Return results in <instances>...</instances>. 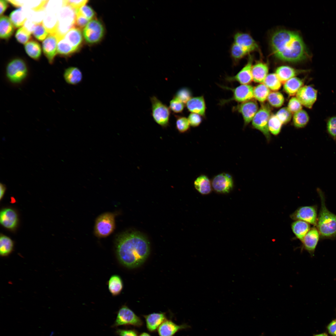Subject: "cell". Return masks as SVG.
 <instances>
[{
	"mask_svg": "<svg viewBox=\"0 0 336 336\" xmlns=\"http://www.w3.org/2000/svg\"><path fill=\"white\" fill-rule=\"evenodd\" d=\"M270 45L272 54L282 61L297 63L310 60L312 57L301 36L296 31L276 30L271 36Z\"/></svg>",
	"mask_w": 336,
	"mask_h": 336,
	"instance_id": "1",
	"label": "cell"
},
{
	"mask_svg": "<svg viewBox=\"0 0 336 336\" xmlns=\"http://www.w3.org/2000/svg\"><path fill=\"white\" fill-rule=\"evenodd\" d=\"M149 243L146 238L138 232L122 234L116 243V252L120 262L125 266L134 268L146 260L150 252Z\"/></svg>",
	"mask_w": 336,
	"mask_h": 336,
	"instance_id": "2",
	"label": "cell"
},
{
	"mask_svg": "<svg viewBox=\"0 0 336 336\" xmlns=\"http://www.w3.org/2000/svg\"><path fill=\"white\" fill-rule=\"evenodd\" d=\"M317 192L321 200V207L316 225L322 239H334L336 237V215L330 212L326 207L324 194L319 188Z\"/></svg>",
	"mask_w": 336,
	"mask_h": 336,
	"instance_id": "3",
	"label": "cell"
},
{
	"mask_svg": "<svg viewBox=\"0 0 336 336\" xmlns=\"http://www.w3.org/2000/svg\"><path fill=\"white\" fill-rule=\"evenodd\" d=\"M57 16L58 24L56 34L60 39L70 30L75 28L76 10L70 6L64 5Z\"/></svg>",
	"mask_w": 336,
	"mask_h": 336,
	"instance_id": "4",
	"label": "cell"
},
{
	"mask_svg": "<svg viewBox=\"0 0 336 336\" xmlns=\"http://www.w3.org/2000/svg\"><path fill=\"white\" fill-rule=\"evenodd\" d=\"M8 80L14 84H19L27 77L28 70L25 62L20 58L14 59L7 64L6 71Z\"/></svg>",
	"mask_w": 336,
	"mask_h": 336,
	"instance_id": "5",
	"label": "cell"
},
{
	"mask_svg": "<svg viewBox=\"0 0 336 336\" xmlns=\"http://www.w3.org/2000/svg\"><path fill=\"white\" fill-rule=\"evenodd\" d=\"M150 99L152 114L153 119L162 128H166L169 124L170 110L156 96H152Z\"/></svg>",
	"mask_w": 336,
	"mask_h": 336,
	"instance_id": "6",
	"label": "cell"
},
{
	"mask_svg": "<svg viewBox=\"0 0 336 336\" xmlns=\"http://www.w3.org/2000/svg\"><path fill=\"white\" fill-rule=\"evenodd\" d=\"M271 114V109L269 105L267 104H262L252 121L253 128L262 132L268 142L271 139L268 126Z\"/></svg>",
	"mask_w": 336,
	"mask_h": 336,
	"instance_id": "7",
	"label": "cell"
},
{
	"mask_svg": "<svg viewBox=\"0 0 336 336\" xmlns=\"http://www.w3.org/2000/svg\"><path fill=\"white\" fill-rule=\"evenodd\" d=\"M143 324L140 317L138 316L127 306H122L119 310L117 316L112 327L123 325H132L140 327Z\"/></svg>",
	"mask_w": 336,
	"mask_h": 336,
	"instance_id": "8",
	"label": "cell"
},
{
	"mask_svg": "<svg viewBox=\"0 0 336 336\" xmlns=\"http://www.w3.org/2000/svg\"><path fill=\"white\" fill-rule=\"evenodd\" d=\"M114 216L110 212L100 215L96 221L95 226V234L99 237H105L111 234L115 228Z\"/></svg>",
	"mask_w": 336,
	"mask_h": 336,
	"instance_id": "9",
	"label": "cell"
},
{
	"mask_svg": "<svg viewBox=\"0 0 336 336\" xmlns=\"http://www.w3.org/2000/svg\"><path fill=\"white\" fill-rule=\"evenodd\" d=\"M224 88L232 91L233 96L231 98L221 102V105H223L232 101L242 103L252 100L254 97V88L249 84L241 85L235 88L222 86Z\"/></svg>",
	"mask_w": 336,
	"mask_h": 336,
	"instance_id": "10",
	"label": "cell"
},
{
	"mask_svg": "<svg viewBox=\"0 0 336 336\" xmlns=\"http://www.w3.org/2000/svg\"><path fill=\"white\" fill-rule=\"evenodd\" d=\"M104 32L101 23L97 20L90 21L84 27L83 35L86 41L90 44L99 42L102 38Z\"/></svg>",
	"mask_w": 336,
	"mask_h": 336,
	"instance_id": "11",
	"label": "cell"
},
{
	"mask_svg": "<svg viewBox=\"0 0 336 336\" xmlns=\"http://www.w3.org/2000/svg\"><path fill=\"white\" fill-rule=\"evenodd\" d=\"M290 217L293 220L303 221L315 226L318 217L317 207L313 205L300 207Z\"/></svg>",
	"mask_w": 336,
	"mask_h": 336,
	"instance_id": "12",
	"label": "cell"
},
{
	"mask_svg": "<svg viewBox=\"0 0 336 336\" xmlns=\"http://www.w3.org/2000/svg\"><path fill=\"white\" fill-rule=\"evenodd\" d=\"M211 183L212 189L219 193H228L233 187L232 176L226 173H222L215 176L212 179Z\"/></svg>",
	"mask_w": 336,
	"mask_h": 336,
	"instance_id": "13",
	"label": "cell"
},
{
	"mask_svg": "<svg viewBox=\"0 0 336 336\" xmlns=\"http://www.w3.org/2000/svg\"><path fill=\"white\" fill-rule=\"evenodd\" d=\"M233 110L241 114L245 126L252 121L258 110V106L255 100H251L238 104L233 107Z\"/></svg>",
	"mask_w": 336,
	"mask_h": 336,
	"instance_id": "14",
	"label": "cell"
},
{
	"mask_svg": "<svg viewBox=\"0 0 336 336\" xmlns=\"http://www.w3.org/2000/svg\"><path fill=\"white\" fill-rule=\"evenodd\" d=\"M233 38L234 43L243 48L249 54L256 51L261 54L258 44L248 33L237 32L234 34Z\"/></svg>",
	"mask_w": 336,
	"mask_h": 336,
	"instance_id": "15",
	"label": "cell"
},
{
	"mask_svg": "<svg viewBox=\"0 0 336 336\" xmlns=\"http://www.w3.org/2000/svg\"><path fill=\"white\" fill-rule=\"evenodd\" d=\"M318 91L311 85L302 86L296 94V97L302 105L311 109L316 100Z\"/></svg>",
	"mask_w": 336,
	"mask_h": 336,
	"instance_id": "16",
	"label": "cell"
},
{
	"mask_svg": "<svg viewBox=\"0 0 336 336\" xmlns=\"http://www.w3.org/2000/svg\"><path fill=\"white\" fill-rule=\"evenodd\" d=\"M253 57L250 55L246 64L235 75L227 77L226 80L230 82L236 81L241 85L248 84L253 80L252 68Z\"/></svg>",
	"mask_w": 336,
	"mask_h": 336,
	"instance_id": "17",
	"label": "cell"
},
{
	"mask_svg": "<svg viewBox=\"0 0 336 336\" xmlns=\"http://www.w3.org/2000/svg\"><path fill=\"white\" fill-rule=\"evenodd\" d=\"M59 40L56 33L49 34L42 42L43 53L50 64L53 63L57 54V44Z\"/></svg>",
	"mask_w": 336,
	"mask_h": 336,
	"instance_id": "18",
	"label": "cell"
},
{
	"mask_svg": "<svg viewBox=\"0 0 336 336\" xmlns=\"http://www.w3.org/2000/svg\"><path fill=\"white\" fill-rule=\"evenodd\" d=\"M0 222L5 228L11 231L17 228L18 218L16 212L10 208L2 209L0 213Z\"/></svg>",
	"mask_w": 336,
	"mask_h": 336,
	"instance_id": "19",
	"label": "cell"
},
{
	"mask_svg": "<svg viewBox=\"0 0 336 336\" xmlns=\"http://www.w3.org/2000/svg\"><path fill=\"white\" fill-rule=\"evenodd\" d=\"M320 237L317 228L315 227L312 228L301 241L302 248L313 256Z\"/></svg>",
	"mask_w": 336,
	"mask_h": 336,
	"instance_id": "20",
	"label": "cell"
},
{
	"mask_svg": "<svg viewBox=\"0 0 336 336\" xmlns=\"http://www.w3.org/2000/svg\"><path fill=\"white\" fill-rule=\"evenodd\" d=\"M190 327L186 324L177 325L172 320L166 319L158 328L157 332L159 336H173L180 330Z\"/></svg>",
	"mask_w": 336,
	"mask_h": 336,
	"instance_id": "21",
	"label": "cell"
},
{
	"mask_svg": "<svg viewBox=\"0 0 336 336\" xmlns=\"http://www.w3.org/2000/svg\"><path fill=\"white\" fill-rule=\"evenodd\" d=\"M143 316L145 319L147 330L151 332H155L167 319L164 313H154Z\"/></svg>",
	"mask_w": 336,
	"mask_h": 336,
	"instance_id": "22",
	"label": "cell"
},
{
	"mask_svg": "<svg viewBox=\"0 0 336 336\" xmlns=\"http://www.w3.org/2000/svg\"><path fill=\"white\" fill-rule=\"evenodd\" d=\"M268 72V67L267 63L261 61L256 62L252 68L253 80L255 82L263 83Z\"/></svg>",
	"mask_w": 336,
	"mask_h": 336,
	"instance_id": "23",
	"label": "cell"
},
{
	"mask_svg": "<svg viewBox=\"0 0 336 336\" xmlns=\"http://www.w3.org/2000/svg\"><path fill=\"white\" fill-rule=\"evenodd\" d=\"M186 105L189 111L198 114L201 116H205L206 106L203 96L192 97L187 102Z\"/></svg>",
	"mask_w": 336,
	"mask_h": 336,
	"instance_id": "24",
	"label": "cell"
},
{
	"mask_svg": "<svg viewBox=\"0 0 336 336\" xmlns=\"http://www.w3.org/2000/svg\"><path fill=\"white\" fill-rule=\"evenodd\" d=\"M308 71V70L296 69L287 66H281L277 68L275 74L281 83H284L289 79L295 77L298 74Z\"/></svg>",
	"mask_w": 336,
	"mask_h": 336,
	"instance_id": "25",
	"label": "cell"
},
{
	"mask_svg": "<svg viewBox=\"0 0 336 336\" xmlns=\"http://www.w3.org/2000/svg\"><path fill=\"white\" fill-rule=\"evenodd\" d=\"M49 1H17L13 0L12 5L16 7H24L29 8L30 10L35 12L42 11L46 7Z\"/></svg>",
	"mask_w": 336,
	"mask_h": 336,
	"instance_id": "26",
	"label": "cell"
},
{
	"mask_svg": "<svg viewBox=\"0 0 336 336\" xmlns=\"http://www.w3.org/2000/svg\"><path fill=\"white\" fill-rule=\"evenodd\" d=\"M28 12L26 8L22 7L11 12L10 19L15 28H21L25 24L27 20Z\"/></svg>",
	"mask_w": 336,
	"mask_h": 336,
	"instance_id": "27",
	"label": "cell"
},
{
	"mask_svg": "<svg viewBox=\"0 0 336 336\" xmlns=\"http://www.w3.org/2000/svg\"><path fill=\"white\" fill-rule=\"evenodd\" d=\"M195 189L203 195L210 194L212 189L211 182L206 175H202L198 177L194 182Z\"/></svg>",
	"mask_w": 336,
	"mask_h": 336,
	"instance_id": "28",
	"label": "cell"
},
{
	"mask_svg": "<svg viewBox=\"0 0 336 336\" xmlns=\"http://www.w3.org/2000/svg\"><path fill=\"white\" fill-rule=\"evenodd\" d=\"M63 77L67 83L72 85L79 84L82 81L83 77L81 71L75 67H70L66 69Z\"/></svg>",
	"mask_w": 336,
	"mask_h": 336,
	"instance_id": "29",
	"label": "cell"
},
{
	"mask_svg": "<svg viewBox=\"0 0 336 336\" xmlns=\"http://www.w3.org/2000/svg\"><path fill=\"white\" fill-rule=\"evenodd\" d=\"M66 41L76 50L82 43V37L79 29L74 28L70 30L64 36Z\"/></svg>",
	"mask_w": 336,
	"mask_h": 336,
	"instance_id": "30",
	"label": "cell"
},
{
	"mask_svg": "<svg viewBox=\"0 0 336 336\" xmlns=\"http://www.w3.org/2000/svg\"><path fill=\"white\" fill-rule=\"evenodd\" d=\"M57 13L46 11L43 22L49 34L56 33L58 24Z\"/></svg>",
	"mask_w": 336,
	"mask_h": 336,
	"instance_id": "31",
	"label": "cell"
},
{
	"mask_svg": "<svg viewBox=\"0 0 336 336\" xmlns=\"http://www.w3.org/2000/svg\"><path fill=\"white\" fill-rule=\"evenodd\" d=\"M14 26L10 18L2 16L0 19V37L2 39L10 38L14 32Z\"/></svg>",
	"mask_w": 336,
	"mask_h": 336,
	"instance_id": "32",
	"label": "cell"
},
{
	"mask_svg": "<svg viewBox=\"0 0 336 336\" xmlns=\"http://www.w3.org/2000/svg\"><path fill=\"white\" fill-rule=\"evenodd\" d=\"M291 228L296 237L301 241L310 229V224L301 220H296L291 225Z\"/></svg>",
	"mask_w": 336,
	"mask_h": 336,
	"instance_id": "33",
	"label": "cell"
},
{
	"mask_svg": "<svg viewBox=\"0 0 336 336\" xmlns=\"http://www.w3.org/2000/svg\"><path fill=\"white\" fill-rule=\"evenodd\" d=\"M303 82L300 78L296 77H292L284 83V91L290 96H294L303 86Z\"/></svg>",
	"mask_w": 336,
	"mask_h": 336,
	"instance_id": "34",
	"label": "cell"
},
{
	"mask_svg": "<svg viewBox=\"0 0 336 336\" xmlns=\"http://www.w3.org/2000/svg\"><path fill=\"white\" fill-rule=\"evenodd\" d=\"M108 285L109 291L113 296L119 295L123 287V282L121 277L116 274L113 275L110 278L108 282Z\"/></svg>",
	"mask_w": 336,
	"mask_h": 336,
	"instance_id": "35",
	"label": "cell"
},
{
	"mask_svg": "<svg viewBox=\"0 0 336 336\" xmlns=\"http://www.w3.org/2000/svg\"><path fill=\"white\" fill-rule=\"evenodd\" d=\"M14 248V242L9 237L1 235L0 237V254L5 257L9 255Z\"/></svg>",
	"mask_w": 336,
	"mask_h": 336,
	"instance_id": "36",
	"label": "cell"
},
{
	"mask_svg": "<svg viewBox=\"0 0 336 336\" xmlns=\"http://www.w3.org/2000/svg\"><path fill=\"white\" fill-rule=\"evenodd\" d=\"M25 49L27 54L35 60L40 58L41 53L40 45L37 41L30 40L25 45Z\"/></svg>",
	"mask_w": 336,
	"mask_h": 336,
	"instance_id": "37",
	"label": "cell"
},
{
	"mask_svg": "<svg viewBox=\"0 0 336 336\" xmlns=\"http://www.w3.org/2000/svg\"><path fill=\"white\" fill-rule=\"evenodd\" d=\"M230 54L234 65H236L240 61L250 54L239 45L233 42L230 49Z\"/></svg>",
	"mask_w": 336,
	"mask_h": 336,
	"instance_id": "38",
	"label": "cell"
},
{
	"mask_svg": "<svg viewBox=\"0 0 336 336\" xmlns=\"http://www.w3.org/2000/svg\"><path fill=\"white\" fill-rule=\"evenodd\" d=\"M309 121V117L307 112L301 110L295 113L293 117V122L295 127L297 128L305 127Z\"/></svg>",
	"mask_w": 336,
	"mask_h": 336,
	"instance_id": "39",
	"label": "cell"
},
{
	"mask_svg": "<svg viewBox=\"0 0 336 336\" xmlns=\"http://www.w3.org/2000/svg\"><path fill=\"white\" fill-rule=\"evenodd\" d=\"M270 89L264 83H260L254 88V96L258 101L263 102L267 99Z\"/></svg>",
	"mask_w": 336,
	"mask_h": 336,
	"instance_id": "40",
	"label": "cell"
},
{
	"mask_svg": "<svg viewBox=\"0 0 336 336\" xmlns=\"http://www.w3.org/2000/svg\"><path fill=\"white\" fill-rule=\"evenodd\" d=\"M281 83L275 73H272L268 74L263 83L270 90L276 91L280 88Z\"/></svg>",
	"mask_w": 336,
	"mask_h": 336,
	"instance_id": "41",
	"label": "cell"
},
{
	"mask_svg": "<svg viewBox=\"0 0 336 336\" xmlns=\"http://www.w3.org/2000/svg\"><path fill=\"white\" fill-rule=\"evenodd\" d=\"M267 99L271 105L276 108L281 106L284 101L283 95L281 93L276 91L270 92Z\"/></svg>",
	"mask_w": 336,
	"mask_h": 336,
	"instance_id": "42",
	"label": "cell"
},
{
	"mask_svg": "<svg viewBox=\"0 0 336 336\" xmlns=\"http://www.w3.org/2000/svg\"><path fill=\"white\" fill-rule=\"evenodd\" d=\"M282 124L276 115H271L268 124L269 132L274 135H278L281 131Z\"/></svg>",
	"mask_w": 336,
	"mask_h": 336,
	"instance_id": "43",
	"label": "cell"
},
{
	"mask_svg": "<svg viewBox=\"0 0 336 336\" xmlns=\"http://www.w3.org/2000/svg\"><path fill=\"white\" fill-rule=\"evenodd\" d=\"M176 128L180 133H184L188 132L190 125L188 118L184 116L176 115Z\"/></svg>",
	"mask_w": 336,
	"mask_h": 336,
	"instance_id": "44",
	"label": "cell"
},
{
	"mask_svg": "<svg viewBox=\"0 0 336 336\" xmlns=\"http://www.w3.org/2000/svg\"><path fill=\"white\" fill-rule=\"evenodd\" d=\"M76 51L74 48L66 41L63 37L59 40L57 44L58 54L63 55H68Z\"/></svg>",
	"mask_w": 336,
	"mask_h": 336,
	"instance_id": "45",
	"label": "cell"
},
{
	"mask_svg": "<svg viewBox=\"0 0 336 336\" xmlns=\"http://www.w3.org/2000/svg\"><path fill=\"white\" fill-rule=\"evenodd\" d=\"M31 32L25 26L20 28L16 31L15 38L19 43L26 44L30 41L31 38Z\"/></svg>",
	"mask_w": 336,
	"mask_h": 336,
	"instance_id": "46",
	"label": "cell"
},
{
	"mask_svg": "<svg viewBox=\"0 0 336 336\" xmlns=\"http://www.w3.org/2000/svg\"><path fill=\"white\" fill-rule=\"evenodd\" d=\"M32 33L34 36L40 41H43L49 34V32L44 26L43 22L36 25Z\"/></svg>",
	"mask_w": 336,
	"mask_h": 336,
	"instance_id": "47",
	"label": "cell"
},
{
	"mask_svg": "<svg viewBox=\"0 0 336 336\" xmlns=\"http://www.w3.org/2000/svg\"><path fill=\"white\" fill-rule=\"evenodd\" d=\"M326 131L329 136L336 142V115L327 119Z\"/></svg>",
	"mask_w": 336,
	"mask_h": 336,
	"instance_id": "48",
	"label": "cell"
},
{
	"mask_svg": "<svg viewBox=\"0 0 336 336\" xmlns=\"http://www.w3.org/2000/svg\"><path fill=\"white\" fill-rule=\"evenodd\" d=\"M292 114L287 107H284L280 109L275 115L282 124H285L291 120Z\"/></svg>",
	"mask_w": 336,
	"mask_h": 336,
	"instance_id": "49",
	"label": "cell"
},
{
	"mask_svg": "<svg viewBox=\"0 0 336 336\" xmlns=\"http://www.w3.org/2000/svg\"><path fill=\"white\" fill-rule=\"evenodd\" d=\"M192 96L191 91L188 88L184 87L179 89L174 96L184 104L192 97Z\"/></svg>",
	"mask_w": 336,
	"mask_h": 336,
	"instance_id": "50",
	"label": "cell"
},
{
	"mask_svg": "<svg viewBox=\"0 0 336 336\" xmlns=\"http://www.w3.org/2000/svg\"><path fill=\"white\" fill-rule=\"evenodd\" d=\"M184 104L177 98L174 96L170 101L169 109L173 113L175 114L181 113L184 108Z\"/></svg>",
	"mask_w": 336,
	"mask_h": 336,
	"instance_id": "51",
	"label": "cell"
},
{
	"mask_svg": "<svg viewBox=\"0 0 336 336\" xmlns=\"http://www.w3.org/2000/svg\"><path fill=\"white\" fill-rule=\"evenodd\" d=\"M76 14L81 15L90 21L95 16V12L90 7L85 5L77 10Z\"/></svg>",
	"mask_w": 336,
	"mask_h": 336,
	"instance_id": "52",
	"label": "cell"
},
{
	"mask_svg": "<svg viewBox=\"0 0 336 336\" xmlns=\"http://www.w3.org/2000/svg\"><path fill=\"white\" fill-rule=\"evenodd\" d=\"M302 105L296 97H293L289 100L287 107L292 113L294 114L302 109Z\"/></svg>",
	"mask_w": 336,
	"mask_h": 336,
	"instance_id": "53",
	"label": "cell"
},
{
	"mask_svg": "<svg viewBox=\"0 0 336 336\" xmlns=\"http://www.w3.org/2000/svg\"><path fill=\"white\" fill-rule=\"evenodd\" d=\"M200 115L191 113L189 115L188 119L190 126L193 127H198L202 122V118Z\"/></svg>",
	"mask_w": 336,
	"mask_h": 336,
	"instance_id": "54",
	"label": "cell"
},
{
	"mask_svg": "<svg viewBox=\"0 0 336 336\" xmlns=\"http://www.w3.org/2000/svg\"><path fill=\"white\" fill-rule=\"evenodd\" d=\"M88 2L86 0H63L64 5L70 6L76 10L84 6Z\"/></svg>",
	"mask_w": 336,
	"mask_h": 336,
	"instance_id": "55",
	"label": "cell"
},
{
	"mask_svg": "<svg viewBox=\"0 0 336 336\" xmlns=\"http://www.w3.org/2000/svg\"><path fill=\"white\" fill-rule=\"evenodd\" d=\"M115 333L119 336H138L137 332L134 329H117Z\"/></svg>",
	"mask_w": 336,
	"mask_h": 336,
	"instance_id": "56",
	"label": "cell"
},
{
	"mask_svg": "<svg viewBox=\"0 0 336 336\" xmlns=\"http://www.w3.org/2000/svg\"><path fill=\"white\" fill-rule=\"evenodd\" d=\"M90 21L85 17L76 14L75 27L79 29L85 27Z\"/></svg>",
	"mask_w": 336,
	"mask_h": 336,
	"instance_id": "57",
	"label": "cell"
},
{
	"mask_svg": "<svg viewBox=\"0 0 336 336\" xmlns=\"http://www.w3.org/2000/svg\"><path fill=\"white\" fill-rule=\"evenodd\" d=\"M329 333L332 336H336V320L332 321L327 326Z\"/></svg>",
	"mask_w": 336,
	"mask_h": 336,
	"instance_id": "58",
	"label": "cell"
},
{
	"mask_svg": "<svg viewBox=\"0 0 336 336\" xmlns=\"http://www.w3.org/2000/svg\"><path fill=\"white\" fill-rule=\"evenodd\" d=\"M7 0L0 1V14L1 16L5 12L8 7Z\"/></svg>",
	"mask_w": 336,
	"mask_h": 336,
	"instance_id": "59",
	"label": "cell"
},
{
	"mask_svg": "<svg viewBox=\"0 0 336 336\" xmlns=\"http://www.w3.org/2000/svg\"><path fill=\"white\" fill-rule=\"evenodd\" d=\"M6 187L5 185L2 183L0 184V199L1 200L3 198L5 194Z\"/></svg>",
	"mask_w": 336,
	"mask_h": 336,
	"instance_id": "60",
	"label": "cell"
},
{
	"mask_svg": "<svg viewBox=\"0 0 336 336\" xmlns=\"http://www.w3.org/2000/svg\"><path fill=\"white\" fill-rule=\"evenodd\" d=\"M139 336H151L149 334L147 333L143 332L141 333Z\"/></svg>",
	"mask_w": 336,
	"mask_h": 336,
	"instance_id": "61",
	"label": "cell"
},
{
	"mask_svg": "<svg viewBox=\"0 0 336 336\" xmlns=\"http://www.w3.org/2000/svg\"><path fill=\"white\" fill-rule=\"evenodd\" d=\"M314 336H328V335L327 334L325 333H322L316 334L314 335Z\"/></svg>",
	"mask_w": 336,
	"mask_h": 336,
	"instance_id": "62",
	"label": "cell"
}]
</instances>
